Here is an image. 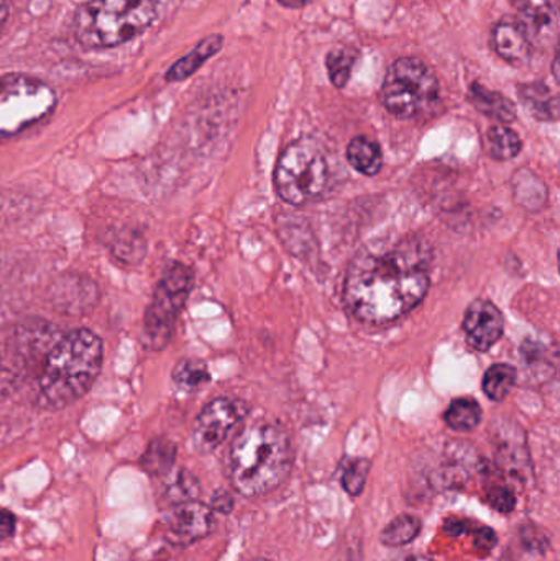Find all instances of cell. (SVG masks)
<instances>
[{"instance_id":"cell-1","label":"cell","mask_w":560,"mask_h":561,"mask_svg":"<svg viewBox=\"0 0 560 561\" xmlns=\"http://www.w3.org/2000/svg\"><path fill=\"white\" fill-rule=\"evenodd\" d=\"M433 250L426 240H401L390 249L355 256L345 278L348 310L362 322L388 323L413 310L431 284Z\"/></svg>"},{"instance_id":"cell-2","label":"cell","mask_w":560,"mask_h":561,"mask_svg":"<svg viewBox=\"0 0 560 561\" xmlns=\"http://www.w3.org/2000/svg\"><path fill=\"white\" fill-rule=\"evenodd\" d=\"M104 345L89 329H76L58 340L46 355L38 382V402L62 409L91 389L102 369Z\"/></svg>"},{"instance_id":"cell-3","label":"cell","mask_w":560,"mask_h":561,"mask_svg":"<svg viewBox=\"0 0 560 561\" xmlns=\"http://www.w3.org/2000/svg\"><path fill=\"white\" fill-rule=\"evenodd\" d=\"M292 465L288 434L276 425H252L233 440L230 448V483L242 496H265L282 486Z\"/></svg>"},{"instance_id":"cell-4","label":"cell","mask_w":560,"mask_h":561,"mask_svg":"<svg viewBox=\"0 0 560 561\" xmlns=\"http://www.w3.org/2000/svg\"><path fill=\"white\" fill-rule=\"evenodd\" d=\"M157 15L155 0H91L76 13V38L85 48H114L147 30Z\"/></svg>"},{"instance_id":"cell-5","label":"cell","mask_w":560,"mask_h":561,"mask_svg":"<svg viewBox=\"0 0 560 561\" xmlns=\"http://www.w3.org/2000/svg\"><path fill=\"white\" fill-rule=\"evenodd\" d=\"M329 167L321 148L311 138L293 141L279 154L275 170L278 196L292 206L318 199L328 190Z\"/></svg>"},{"instance_id":"cell-6","label":"cell","mask_w":560,"mask_h":561,"mask_svg":"<svg viewBox=\"0 0 560 561\" xmlns=\"http://www.w3.org/2000/svg\"><path fill=\"white\" fill-rule=\"evenodd\" d=\"M439 91L436 72L423 59L404 56L388 68L381 101L397 117L414 118L439 101Z\"/></svg>"},{"instance_id":"cell-7","label":"cell","mask_w":560,"mask_h":561,"mask_svg":"<svg viewBox=\"0 0 560 561\" xmlns=\"http://www.w3.org/2000/svg\"><path fill=\"white\" fill-rule=\"evenodd\" d=\"M193 272L181 263L164 270L144 319L141 342L150 352H160L173 339L178 317L193 289Z\"/></svg>"},{"instance_id":"cell-8","label":"cell","mask_w":560,"mask_h":561,"mask_svg":"<svg viewBox=\"0 0 560 561\" xmlns=\"http://www.w3.org/2000/svg\"><path fill=\"white\" fill-rule=\"evenodd\" d=\"M55 107V91L46 82L28 76L0 78V140L22 134Z\"/></svg>"},{"instance_id":"cell-9","label":"cell","mask_w":560,"mask_h":561,"mask_svg":"<svg viewBox=\"0 0 560 561\" xmlns=\"http://www.w3.org/2000/svg\"><path fill=\"white\" fill-rule=\"evenodd\" d=\"M249 414L240 399L217 398L197 415L193 428V444L201 454H210L229 437L230 432Z\"/></svg>"},{"instance_id":"cell-10","label":"cell","mask_w":560,"mask_h":561,"mask_svg":"<svg viewBox=\"0 0 560 561\" xmlns=\"http://www.w3.org/2000/svg\"><path fill=\"white\" fill-rule=\"evenodd\" d=\"M213 511L197 501L176 504L164 517L168 540L174 546H190L213 529Z\"/></svg>"},{"instance_id":"cell-11","label":"cell","mask_w":560,"mask_h":561,"mask_svg":"<svg viewBox=\"0 0 560 561\" xmlns=\"http://www.w3.org/2000/svg\"><path fill=\"white\" fill-rule=\"evenodd\" d=\"M505 330L502 310L487 299H477L470 304L464 317V332L467 343L477 352L492 348Z\"/></svg>"},{"instance_id":"cell-12","label":"cell","mask_w":560,"mask_h":561,"mask_svg":"<svg viewBox=\"0 0 560 561\" xmlns=\"http://www.w3.org/2000/svg\"><path fill=\"white\" fill-rule=\"evenodd\" d=\"M518 22L529 39L556 38L559 30V0H512Z\"/></svg>"},{"instance_id":"cell-13","label":"cell","mask_w":560,"mask_h":561,"mask_svg":"<svg viewBox=\"0 0 560 561\" xmlns=\"http://www.w3.org/2000/svg\"><path fill=\"white\" fill-rule=\"evenodd\" d=\"M492 45L508 65L526 66L532 61L533 42L516 19H503L493 26Z\"/></svg>"},{"instance_id":"cell-14","label":"cell","mask_w":560,"mask_h":561,"mask_svg":"<svg viewBox=\"0 0 560 561\" xmlns=\"http://www.w3.org/2000/svg\"><path fill=\"white\" fill-rule=\"evenodd\" d=\"M55 309L65 313H84L92 309L99 297V289L94 280L82 276H65L53 284L52 294Z\"/></svg>"},{"instance_id":"cell-15","label":"cell","mask_w":560,"mask_h":561,"mask_svg":"<svg viewBox=\"0 0 560 561\" xmlns=\"http://www.w3.org/2000/svg\"><path fill=\"white\" fill-rule=\"evenodd\" d=\"M523 107L542 122H555L559 117V98L542 82L518 85Z\"/></svg>"},{"instance_id":"cell-16","label":"cell","mask_w":560,"mask_h":561,"mask_svg":"<svg viewBox=\"0 0 560 561\" xmlns=\"http://www.w3.org/2000/svg\"><path fill=\"white\" fill-rule=\"evenodd\" d=\"M469 99L477 111L502 125L512 124L516 118V107L510 99L496 91H490L485 85L473 82L470 85Z\"/></svg>"},{"instance_id":"cell-17","label":"cell","mask_w":560,"mask_h":561,"mask_svg":"<svg viewBox=\"0 0 560 561\" xmlns=\"http://www.w3.org/2000/svg\"><path fill=\"white\" fill-rule=\"evenodd\" d=\"M222 35H209L194 46L190 55L183 56L180 61L171 66L170 71L167 72V81H183L190 78L191 75L197 71L207 59L213 58L214 55L222 48Z\"/></svg>"},{"instance_id":"cell-18","label":"cell","mask_w":560,"mask_h":561,"mask_svg":"<svg viewBox=\"0 0 560 561\" xmlns=\"http://www.w3.org/2000/svg\"><path fill=\"white\" fill-rule=\"evenodd\" d=\"M347 160L355 171L365 176H377L384 167L380 147L367 137H355L348 144Z\"/></svg>"},{"instance_id":"cell-19","label":"cell","mask_w":560,"mask_h":561,"mask_svg":"<svg viewBox=\"0 0 560 561\" xmlns=\"http://www.w3.org/2000/svg\"><path fill=\"white\" fill-rule=\"evenodd\" d=\"M444 421L453 431L470 432L479 427L482 421V408L472 398H459L453 401L444 415Z\"/></svg>"},{"instance_id":"cell-20","label":"cell","mask_w":560,"mask_h":561,"mask_svg":"<svg viewBox=\"0 0 560 561\" xmlns=\"http://www.w3.org/2000/svg\"><path fill=\"white\" fill-rule=\"evenodd\" d=\"M490 157L499 161H508L518 157L522 151V140L518 134L506 125H495L487 134Z\"/></svg>"},{"instance_id":"cell-21","label":"cell","mask_w":560,"mask_h":561,"mask_svg":"<svg viewBox=\"0 0 560 561\" xmlns=\"http://www.w3.org/2000/svg\"><path fill=\"white\" fill-rule=\"evenodd\" d=\"M516 379H518V373L513 366L505 363L493 365L483 378V391L492 401L502 402L515 388Z\"/></svg>"},{"instance_id":"cell-22","label":"cell","mask_w":560,"mask_h":561,"mask_svg":"<svg viewBox=\"0 0 560 561\" xmlns=\"http://www.w3.org/2000/svg\"><path fill=\"white\" fill-rule=\"evenodd\" d=\"M357 59V49L347 48V46H341V48H334L332 51H329L328 58H325V66H328L329 78H331L332 84L335 88L344 89L347 85Z\"/></svg>"},{"instance_id":"cell-23","label":"cell","mask_w":560,"mask_h":561,"mask_svg":"<svg viewBox=\"0 0 560 561\" xmlns=\"http://www.w3.org/2000/svg\"><path fill=\"white\" fill-rule=\"evenodd\" d=\"M421 533V520L411 514H401L397 519L391 520L384 533L381 542L387 547H403L413 542Z\"/></svg>"},{"instance_id":"cell-24","label":"cell","mask_w":560,"mask_h":561,"mask_svg":"<svg viewBox=\"0 0 560 561\" xmlns=\"http://www.w3.org/2000/svg\"><path fill=\"white\" fill-rule=\"evenodd\" d=\"M173 381L183 391H197L210 381L209 369L203 362L184 358L174 366Z\"/></svg>"},{"instance_id":"cell-25","label":"cell","mask_w":560,"mask_h":561,"mask_svg":"<svg viewBox=\"0 0 560 561\" xmlns=\"http://www.w3.org/2000/svg\"><path fill=\"white\" fill-rule=\"evenodd\" d=\"M176 457V447L164 438H157L148 445L144 455V467L151 474H168Z\"/></svg>"},{"instance_id":"cell-26","label":"cell","mask_w":560,"mask_h":561,"mask_svg":"<svg viewBox=\"0 0 560 561\" xmlns=\"http://www.w3.org/2000/svg\"><path fill=\"white\" fill-rule=\"evenodd\" d=\"M199 493V484L193 474L187 473L186 470L178 471L176 474H171L164 483V500L176 506V504L187 503V501L196 500Z\"/></svg>"},{"instance_id":"cell-27","label":"cell","mask_w":560,"mask_h":561,"mask_svg":"<svg viewBox=\"0 0 560 561\" xmlns=\"http://www.w3.org/2000/svg\"><path fill=\"white\" fill-rule=\"evenodd\" d=\"M368 471H370V461L364 460V458L348 461L344 473H342V486L351 496H361L365 483H367Z\"/></svg>"},{"instance_id":"cell-28","label":"cell","mask_w":560,"mask_h":561,"mask_svg":"<svg viewBox=\"0 0 560 561\" xmlns=\"http://www.w3.org/2000/svg\"><path fill=\"white\" fill-rule=\"evenodd\" d=\"M487 500H489V504L493 510L503 514L512 513L516 506L515 493L506 486L492 488V490L489 491Z\"/></svg>"},{"instance_id":"cell-29","label":"cell","mask_w":560,"mask_h":561,"mask_svg":"<svg viewBox=\"0 0 560 561\" xmlns=\"http://www.w3.org/2000/svg\"><path fill=\"white\" fill-rule=\"evenodd\" d=\"M476 546L483 552H490L496 546V534L489 527H482L476 533Z\"/></svg>"},{"instance_id":"cell-30","label":"cell","mask_w":560,"mask_h":561,"mask_svg":"<svg viewBox=\"0 0 560 561\" xmlns=\"http://www.w3.org/2000/svg\"><path fill=\"white\" fill-rule=\"evenodd\" d=\"M15 530V517L9 511L0 510V542L9 539Z\"/></svg>"},{"instance_id":"cell-31","label":"cell","mask_w":560,"mask_h":561,"mask_svg":"<svg viewBox=\"0 0 560 561\" xmlns=\"http://www.w3.org/2000/svg\"><path fill=\"white\" fill-rule=\"evenodd\" d=\"M214 507H216L219 513H230V510H232L233 501L232 497L229 496V494L226 493H219L216 494V497L213 500Z\"/></svg>"},{"instance_id":"cell-32","label":"cell","mask_w":560,"mask_h":561,"mask_svg":"<svg viewBox=\"0 0 560 561\" xmlns=\"http://www.w3.org/2000/svg\"><path fill=\"white\" fill-rule=\"evenodd\" d=\"M279 5L286 7V9L298 10L302 7L308 5L309 0H276Z\"/></svg>"},{"instance_id":"cell-33","label":"cell","mask_w":560,"mask_h":561,"mask_svg":"<svg viewBox=\"0 0 560 561\" xmlns=\"http://www.w3.org/2000/svg\"><path fill=\"white\" fill-rule=\"evenodd\" d=\"M10 7L7 0H0V30L5 25L7 19H9Z\"/></svg>"},{"instance_id":"cell-34","label":"cell","mask_w":560,"mask_h":561,"mask_svg":"<svg viewBox=\"0 0 560 561\" xmlns=\"http://www.w3.org/2000/svg\"><path fill=\"white\" fill-rule=\"evenodd\" d=\"M397 561H431V560L424 559V557H407V559H400Z\"/></svg>"},{"instance_id":"cell-35","label":"cell","mask_w":560,"mask_h":561,"mask_svg":"<svg viewBox=\"0 0 560 561\" xmlns=\"http://www.w3.org/2000/svg\"><path fill=\"white\" fill-rule=\"evenodd\" d=\"M252 561H266V560H252Z\"/></svg>"}]
</instances>
